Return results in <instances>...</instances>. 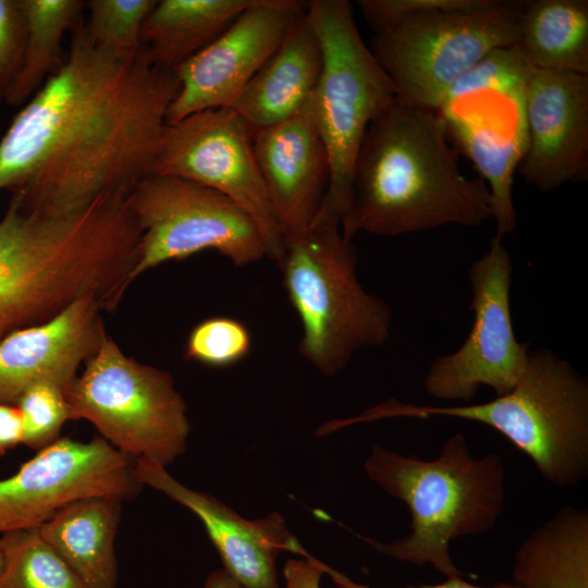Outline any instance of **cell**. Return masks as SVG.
I'll return each mask as SVG.
<instances>
[{
  "mask_svg": "<svg viewBox=\"0 0 588 588\" xmlns=\"http://www.w3.org/2000/svg\"><path fill=\"white\" fill-rule=\"evenodd\" d=\"M256 1H156L140 30L142 50L155 65L174 71L207 47Z\"/></svg>",
  "mask_w": 588,
  "mask_h": 588,
  "instance_id": "603a6c76",
  "label": "cell"
},
{
  "mask_svg": "<svg viewBox=\"0 0 588 588\" xmlns=\"http://www.w3.org/2000/svg\"><path fill=\"white\" fill-rule=\"evenodd\" d=\"M65 396L70 420L89 421L134 461L167 468L186 451L187 407L172 376L126 356L107 331Z\"/></svg>",
  "mask_w": 588,
  "mask_h": 588,
  "instance_id": "52a82bcc",
  "label": "cell"
},
{
  "mask_svg": "<svg viewBox=\"0 0 588 588\" xmlns=\"http://www.w3.org/2000/svg\"><path fill=\"white\" fill-rule=\"evenodd\" d=\"M177 90L174 71L143 50L119 59L96 48L82 21L60 69L0 139V192L54 211L131 195L154 172Z\"/></svg>",
  "mask_w": 588,
  "mask_h": 588,
  "instance_id": "6da1fadb",
  "label": "cell"
},
{
  "mask_svg": "<svg viewBox=\"0 0 588 588\" xmlns=\"http://www.w3.org/2000/svg\"><path fill=\"white\" fill-rule=\"evenodd\" d=\"M512 270L511 255L495 236L469 268L474 322L467 339L455 352L437 358L425 376V390L432 397L469 403L480 385L503 395L518 382L529 351L516 340L512 323Z\"/></svg>",
  "mask_w": 588,
  "mask_h": 588,
  "instance_id": "4fadbf2b",
  "label": "cell"
},
{
  "mask_svg": "<svg viewBox=\"0 0 588 588\" xmlns=\"http://www.w3.org/2000/svg\"><path fill=\"white\" fill-rule=\"evenodd\" d=\"M306 14L322 50L314 107L330 164L324 201L342 220L365 133L397 96L390 77L364 42L348 1L313 0L307 2Z\"/></svg>",
  "mask_w": 588,
  "mask_h": 588,
  "instance_id": "30bf717a",
  "label": "cell"
},
{
  "mask_svg": "<svg viewBox=\"0 0 588 588\" xmlns=\"http://www.w3.org/2000/svg\"><path fill=\"white\" fill-rule=\"evenodd\" d=\"M142 488L135 461L105 439L58 438L15 474L0 479V536L38 528L76 500L108 497L125 501L137 497Z\"/></svg>",
  "mask_w": 588,
  "mask_h": 588,
  "instance_id": "5bb4252c",
  "label": "cell"
},
{
  "mask_svg": "<svg viewBox=\"0 0 588 588\" xmlns=\"http://www.w3.org/2000/svg\"><path fill=\"white\" fill-rule=\"evenodd\" d=\"M519 588H588V512L564 506L519 544L512 567Z\"/></svg>",
  "mask_w": 588,
  "mask_h": 588,
  "instance_id": "7402d4cb",
  "label": "cell"
},
{
  "mask_svg": "<svg viewBox=\"0 0 588 588\" xmlns=\"http://www.w3.org/2000/svg\"><path fill=\"white\" fill-rule=\"evenodd\" d=\"M254 132L232 108L189 114L167 125L152 174L189 180L233 200L257 224L267 258L278 262L283 235L255 157Z\"/></svg>",
  "mask_w": 588,
  "mask_h": 588,
  "instance_id": "7c38bea8",
  "label": "cell"
},
{
  "mask_svg": "<svg viewBox=\"0 0 588 588\" xmlns=\"http://www.w3.org/2000/svg\"><path fill=\"white\" fill-rule=\"evenodd\" d=\"M525 0H488L470 10L402 17L369 47L397 98L437 111L450 88L495 49L516 44Z\"/></svg>",
  "mask_w": 588,
  "mask_h": 588,
  "instance_id": "ba28073f",
  "label": "cell"
},
{
  "mask_svg": "<svg viewBox=\"0 0 588 588\" xmlns=\"http://www.w3.org/2000/svg\"><path fill=\"white\" fill-rule=\"evenodd\" d=\"M364 468L369 479L405 503L411 534L391 542L362 539L391 559L415 566L429 564L445 578L463 577L451 559L450 543L495 527L506 490V470L500 455L476 457L465 436L455 433L433 460L373 444Z\"/></svg>",
  "mask_w": 588,
  "mask_h": 588,
  "instance_id": "277c9868",
  "label": "cell"
},
{
  "mask_svg": "<svg viewBox=\"0 0 588 588\" xmlns=\"http://www.w3.org/2000/svg\"><path fill=\"white\" fill-rule=\"evenodd\" d=\"M139 237L128 196L54 211L12 194L0 220V341L85 295L114 309L132 283Z\"/></svg>",
  "mask_w": 588,
  "mask_h": 588,
  "instance_id": "7a4b0ae2",
  "label": "cell"
},
{
  "mask_svg": "<svg viewBox=\"0 0 588 588\" xmlns=\"http://www.w3.org/2000/svg\"><path fill=\"white\" fill-rule=\"evenodd\" d=\"M515 46L535 69L588 75V1L525 0Z\"/></svg>",
  "mask_w": 588,
  "mask_h": 588,
  "instance_id": "cb8c5ba5",
  "label": "cell"
},
{
  "mask_svg": "<svg viewBox=\"0 0 588 588\" xmlns=\"http://www.w3.org/2000/svg\"><path fill=\"white\" fill-rule=\"evenodd\" d=\"M135 476L143 487L162 492L200 519L223 569L246 588H280L278 556L306 552L280 513L244 518L217 498L184 486L152 462L135 461Z\"/></svg>",
  "mask_w": 588,
  "mask_h": 588,
  "instance_id": "2e32d148",
  "label": "cell"
},
{
  "mask_svg": "<svg viewBox=\"0 0 588 588\" xmlns=\"http://www.w3.org/2000/svg\"><path fill=\"white\" fill-rule=\"evenodd\" d=\"M156 0H90L85 3L83 23L90 42L119 59H130L140 50V30Z\"/></svg>",
  "mask_w": 588,
  "mask_h": 588,
  "instance_id": "4316f807",
  "label": "cell"
},
{
  "mask_svg": "<svg viewBox=\"0 0 588 588\" xmlns=\"http://www.w3.org/2000/svg\"><path fill=\"white\" fill-rule=\"evenodd\" d=\"M323 574H327L333 581L336 588H376L368 585L359 584L351 579L345 574L336 571L335 568L324 564L322 562ZM406 588H519L513 583H498L491 587H479L475 586L466 580L463 577L458 578H446L445 581L436 585H420V586H409Z\"/></svg>",
  "mask_w": 588,
  "mask_h": 588,
  "instance_id": "d6a6232c",
  "label": "cell"
},
{
  "mask_svg": "<svg viewBox=\"0 0 588 588\" xmlns=\"http://www.w3.org/2000/svg\"><path fill=\"white\" fill-rule=\"evenodd\" d=\"M23 421V444L40 450L59 438L70 420L65 391L52 383H37L16 401Z\"/></svg>",
  "mask_w": 588,
  "mask_h": 588,
  "instance_id": "f1b7e54d",
  "label": "cell"
},
{
  "mask_svg": "<svg viewBox=\"0 0 588 588\" xmlns=\"http://www.w3.org/2000/svg\"><path fill=\"white\" fill-rule=\"evenodd\" d=\"M357 260L340 216L326 201L307 228L283 237L277 264L301 321L299 354L323 376L390 339L392 309L362 286Z\"/></svg>",
  "mask_w": 588,
  "mask_h": 588,
  "instance_id": "5b68a950",
  "label": "cell"
},
{
  "mask_svg": "<svg viewBox=\"0 0 588 588\" xmlns=\"http://www.w3.org/2000/svg\"><path fill=\"white\" fill-rule=\"evenodd\" d=\"M203 588H246L223 568L211 572L205 579Z\"/></svg>",
  "mask_w": 588,
  "mask_h": 588,
  "instance_id": "e575fe53",
  "label": "cell"
},
{
  "mask_svg": "<svg viewBox=\"0 0 588 588\" xmlns=\"http://www.w3.org/2000/svg\"><path fill=\"white\" fill-rule=\"evenodd\" d=\"M102 309L99 297L85 295L54 317L1 340L0 403L15 405L37 383L56 384L66 393L106 332Z\"/></svg>",
  "mask_w": 588,
  "mask_h": 588,
  "instance_id": "ac0fdd59",
  "label": "cell"
},
{
  "mask_svg": "<svg viewBox=\"0 0 588 588\" xmlns=\"http://www.w3.org/2000/svg\"><path fill=\"white\" fill-rule=\"evenodd\" d=\"M527 147L518 167L540 191L588 169V75L534 69L526 88Z\"/></svg>",
  "mask_w": 588,
  "mask_h": 588,
  "instance_id": "e0dca14e",
  "label": "cell"
},
{
  "mask_svg": "<svg viewBox=\"0 0 588 588\" xmlns=\"http://www.w3.org/2000/svg\"><path fill=\"white\" fill-rule=\"evenodd\" d=\"M252 345V334L243 322L217 316L193 328L186 341L185 355L206 366L223 368L243 360Z\"/></svg>",
  "mask_w": 588,
  "mask_h": 588,
  "instance_id": "83f0119b",
  "label": "cell"
},
{
  "mask_svg": "<svg viewBox=\"0 0 588 588\" xmlns=\"http://www.w3.org/2000/svg\"><path fill=\"white\" fill-rule=\"evenodd\" d=\"M1 566H2V555H1V551H0V571H1Z\"/></svg>",
  "mask_w": 588,
  "mask_h": 588,
  "instance_id": "d590c367",
  "label": "cell"
},
{
  "mask_svg": "<svg viewBox=\"0 0 588 588\" xmlns=\"http://www.w3.org/2000/svg\"><path fill=\"white\" fill-rule=\"evenodd\" d=\"M492 217L486 182L465 176L432 110L396 97L368 126L355 159L343 234L397 236Z\"/></svg>",
  "mask_w": 588,
  "mask_h": 588,
  "instance_id": "3957f363",
  "label": "cell"
},
{
  "mask_svg": "<svg viewBox=\"0 0 588 588\" xmlns=\"http://www.w3.org/2000/svg\"><path fill=\"white\" fill-rule=\"evenodd\" d=\"M534 69L515 45L495 49L450 88L436 111L488 185L500 238L516 226L512 186L527 147L526 88Z\"/></svg>",
  "mask_w": 588,
  "mask_h": 588,
  "instance_id": "9c48e42d",
  "label": "cell"
},
{
  "mask_svg": "<svg viewBox=\"0 0 588 588\" xmlns=\"http://www.w3.org/2000/svg\"><path fill=\"white\" fill-rule=\"evenodd\" d=\"M321 69V45L305 8L293 16L274 53L231 108L254 131L283 122L310 100Z\"/></svg>",
  "mask_w": 588,
  "mask_h": 588,
  "instance_id": "ffe728a7",
  "label": "cell"
},
{
  "mask_svg": "<svg viewBox=\"0 0 588 588\" xmlns=\"http://www.w3.org/2000/svg\"><path fill=\"white\" fill-rule=\"evenodd\" d=\"M488 0H359L358 7L373 32L381 30L404 16L437 10H470Z\"/></svg>",
  "mask_w": 588,
  "mask_h": 588,
  "instance_id": "4dcf8cb0",
  "label": "cell"
},
{
  "mask_svg": "<svg viewBox=\"0 0 588 588\" xmlns=\"http://www.w3.org/2000/svg\"><path fill=\"white\" fill-rule=\"evenodd\" d=\"M322 562L306 552L299 559H289L283 566L284 588H320Z\"/></svg>",
  "mask_w": 588,
  "mask_h": 588,
  "instance_id": "1f68e13d",
  "label": "cell"
},
{
  "mask_svg": "<svg viewBox=\"0 0 588 588\" xmlns=\"http://www.w3.org/2000/svg\"><path fill=\"white\" fill-rule=\"evenodd\" d=\"M26 19L23 62L5 102L24 105L62 65L63 39L82 22L81 0H22Z\"/></svg>",
  "mask_w": 588,
  "mask_h": 588,
  "instance_id": "d4e9b609",
  "label": "cell"
},
{
  "mask_svg": "<svg viewBox=\"0 0 588 588\" xmlns=\"http://www.w3.org/2000/svg\"><path fill=\"white\" fill-rule=\"evenodd\" d=\"M432 416L477 421L493 428L526 453L539 474L554 486L572 487L588 476V381L547 348L529 352L515 387L491 401L428 406L389 400L346 419V424Z\"/></svg>",
  "mask_w": 588,
  "mask_h": 588,
  "instance_id": "8992f818",
  "label": "cell"
},
{
  "mask_svg": "<svg viewBox=\"0 0 588 588\" xmlns=\"http://www.w3.org/2000/svg\"><path fill=\"white\" fill-rule=\"evenodd\" d=\"M307 2L257 0L215 40L174 70L179 90L167 125L209 109L231 108L281 44Z\"/></svg>",
  "mask_w": 588,
  "mask_h": 588,
  "instance_id": "9a60e30c",
  "label": "cell"
},
{
  "mask_svg": "<svg viewBox=\"0 0 588 588\" xmlns=\"http://www.w3.org/2000/svg\"><path fill=\"white\" fill-rule=\"evenodd\" d=\"M0 551V588H85L39 528L1 535Z\"/></svg>",
  "mask_w": 588,
  "mask_h": 588,
  "instance_id": "484cf974",
  "label": "cell"
},
{
  "mask_svg": "<svg viewBox=\"0 0 588 588\" xmlns=\"http://www.w3.org/2000/svg\"><path fill=\"white\" fill-rule=\"evenodd\" d=\"M253 145L283 237L301 232L317 217L330 184L314 95L290 119L256 130Z\"/></svg>",
  "mask_w": 588,
  "mask_h": 588,
  "instance_id": "d6986e66",
  "label": "cell"
},
{
  "mask_svg": "<svg viewBox=\"0 0 588 588\" xmlns=\"http://www.w3.org/2000/svg\"><path fill=\"white\" fill-rule=\"evenodd\" d=\"M122 502L108 497L79 499L38 527L85 588H115L118 584L114 539Z\"/></svg>",
  "mask_w": 588,
  "mask_h": 588,
  "instance_id": "44dd1931",
  "label": "cell"
},
{
  "mask_svg": "<svg viewBox=\"0 0 588 588\" xmlns=\"http://www.w3.org/2000/svg\"><path fill=\"white\" fill-rule=\"evenodd\" d=\"M23 442V421L14 404L0 403V454Z\"/></svg>",
  "mask_w": 588,
  "mask_h": 588,
  "instance_id": "836d02e7",
  "label": "cell"
},
{
  "mask_svg": "<svg viewBox=\"0 0 588 588\" xmlns=\"http://www.w3.org/2000/svg\"><path fill=\"white\" fill-rule=\"evenodd\" d=\"M130 206L140 237L133 282L168 261L215 250L237 267L267 257L253 218L226 196L189 180L150 174L133 189Z\"/></svg>",
  "mask_w": 588,
  "mask_h": 588,
  "instance_id": "8fae6325",
  "label": "cell"
},
{
  "mask_svg": "<svg viewBox=\"0 0 588 588\" xmlns=\"http://www.w3.org/2000/svg\"><path fill=\"white\" fill-rule=\"evenodd\" d=\"M25 41L22 0H0V100L5 101L20 73Z\"/></svg>",
  "mask_w": 588,
  "mask_h": 588,
  "instance_id": "f546056e",
  "label": "cell"
}]
</instances>
